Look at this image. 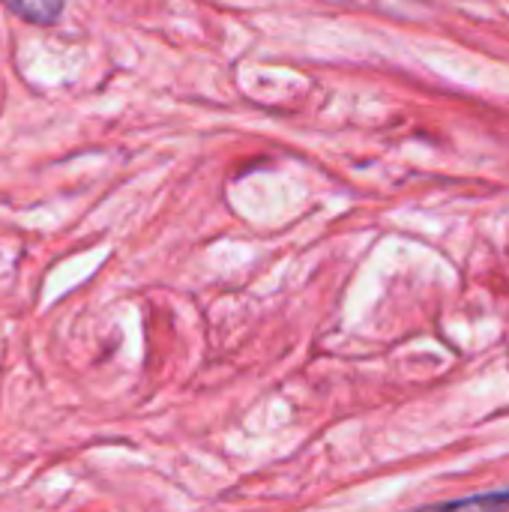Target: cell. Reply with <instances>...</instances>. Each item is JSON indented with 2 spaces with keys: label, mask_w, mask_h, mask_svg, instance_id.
Instances as JSON below:
<instances>
[{
  "label": "cell",
  "mask_w": 509,
  "mask_h": 512,
  "mask_svg": "<svg viewBox=\"0 0 509 512\" xmlns=\"http://www.w3.org/2000/svg\"><path fill=\"white\" fill-rule=\"evenodd\" d=\"M509 495H489V498H471V501H459V504H447V507H432V510L417 512H507Z\"/></svg>",
  "instance_id": "cell-1"
},
{
  "label": "cell",
  "mask_w": 509,
  "mask_h": 512,
  "mask_svg": "<svg viewBox=\"0 0 509 512\" xmlns=\"http://www.w3.org/2000/svg\"><path fill=\"white\" fill-rule=\"evenodd\" d=\"M15 12H21L24 18L30 21H39V24H48L51 18H57L63 0H6Z\"/></svg>",
  "instance_id": "cell-2"
}]
</instances>
